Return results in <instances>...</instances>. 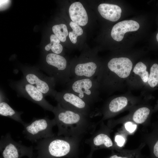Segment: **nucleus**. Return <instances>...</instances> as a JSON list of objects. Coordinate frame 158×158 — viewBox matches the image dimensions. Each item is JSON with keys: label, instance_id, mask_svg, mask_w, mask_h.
Wrapping results in <instances>:
<instances>
[{"label": "nucleus", "instance_id": "nucleus-1", "mask_svg": "<svg viewBox=\"0 0 158 158\" xmlns=\"http://www.w3.org/2000/svg\"><path fill=\"white\" fill-rule=\"evenodd\" d=\"M52 112L58 128L57 135L81 139L85 135L92 134L97 125L91 120L90 117L64 109L58 103Z\"/></svg>", "mask_w": 158, "mask_h": 158}, {"label": "nucleus", "instance_id": "nucleus-2", "mask_svg": "<svg viewBox=\"0 0 158 158\" xmlns=\"http://www.w3.org/2000/svg\"><path fill=\"white\" fill-rule=\"evenodd\" d=\"M133 66L130 59L121 57L112 58L101 67L96 78L100 91L110 94L121 90L126 85Z\"/></svg>", "mask_w": 158, "mask_h": 158}, {"label": "nucleus", "instance_id": "nucleus-3", "mask_svg": "<svg viewBox=\"0 0 158 158\" xmlns=\"http://www.w3.org/2000/svg\"><path fill=\"white\" fill-rule=\"evenodd\" d=\"M80 139L55 135L40 140L35 149L37 158H76Z\"/></svg>", "mask_w": 158, "mask_h": 158}, {"label": "nucleus", "instance_id": "nucleus-4", "mask_svg": "<svg viewBox=\"0 0 158 158\" xmlns=\"http://www.w3.org/2000/svg\"><path fill=\"white\" fill-rule=\"evenodd\" d=\"M67 90L74 93L90 106L100 99V89L96 78L73 77L66 84Z\"/></svg>", "mask_w": 158, "mask_h": 158}, {"label": "nucleus", "instance_id": "nucleus-5", "mask_svg": "<svg viewBox=\"0 0 158 158\" xmlns=\"http://www.w3.org/2000/svg\"><path fill=\"white\" fill-rule=\"evenodd\" d=\"M56 125L54 118L51 119L47 116L34 118L30 123H25L23 125L22 133L26 139L32 143L36 142L40 140L55 135L52 129Z\"/></svg>", "mask_w": 158, "mask_h": 158}, {"label": "nucleus", "instance_id": "nucleus-6", "mask_svg": "<svg viewBox=\"0 0 158 158\" xmlns=\"http://www.w3.org/2000/svg\"><path fill=\"white\" fill-rule=\"evenodd\" d=\"M21 70L23 78L42 92L44 96L54 97L57 92L55 89L56 82L54 78L44 74L34 67H24Z\"/></svg>", "mask_w": 158, "mask_h": 158}, {"label": "nucleus", "instance_id": "nucleus-7", "mask_svg": "<svg viewBox=\"0 0 158 158\" xmlns=\"http://www.w3.org/2000/svg\"><path fill=\"white\" fill-rule=\"evenodd\" d=\"M45 62L47 66L43 70L54 78L56 83L65 84L70 80V66L65 57L59 54L49 53L46 56Z\"/></svg>", "mask_w": 158, "mask_h": 158}, {"label": "nucleus", "instance_id": "nucleus-8", "mask_svg": "<svg viewBox=\"0 0 158 158\" xmlns=\"http://www.w3.org/2000/svg\"><path fill=\"white\" fill-rule=\"evenodd\" d=\"M9 85L18 96L25 98L39 105L44 109L52 112L54 106L46 100L44 94L23 78L17 81H11Z\"/></svg>", "mask_w": 158, "mask_h": 158}, {"label": "nucleus", "instance_id": "nucleus-9", "mask_svg": "<svg viewBox=\"0 0 158 158\" xmlns=\"http://www.w3.org/2000/svg\"><path fill=\"white\" fill-rule=\"evenodd\" d=\"M33 151L32 146H26L23 144L21 141H15L10 133L1 137L0 158H21L25 156L32 158Z\"/></svg>", "mask_w": 158, "mask_h": 158}, {"label": "nucleus", "instance_id": "nucleus-10", "mask_svg": "<svg viewBox=\"0 0 158 158\" xmlns=\"http://www.w3.org/2000/svg\"><path fill=\"white\" fill-rule=\"evenodd\" d=\"M139 100L138 97L128 93L112 97L107 100L102 107L101 112L103 117L97 124L134 106Z\"/></svg>", "mask_w": 158, "mask_h": 158}, {"label": "nucleus", "instance_id": "nucleus-11", "mask_svg": "<svg viewBox=\"0 0 158 158\" xmlns=\"http://www.w3.org/2000/svg\"><path fill=\"white\" fill-rule=\"evenodd\" d=\"M55 100L64 109L91 117L94 115L90 106L74 93L66 90L57 92Z\"/></svg>", "mask_w": 158, "mask_h": 158}, {"label": "nucleus", "instance_id": "nucleus-12", "mask_svg": "<svg viewBox=\"0 0 158 158\" xmlns=\"http://www.w3.org/2000/svg\"><path fill=\"white\" fill-rule=\"evenodd\" d=\"M110 131L109 128L102 124L98 130L95 131L89 138L85 140V143L89 145L90 147L87 158H92L94 152L99 149L106 148L118 150L110 137Z\"/></svg>", "mask_w": 158, "mask_h": 158}, {"label": "nucleus", "instance_id": "nucleus-13", "mask_svg": "<svg viewBox=\"0 0 158 158\" xmlns=\"http://www.w3.org/2000/svg\"><path fill=\"white\" fill-rule=\"evenodd\" d=\"M149 75V69L141 61L137 63L133 69L126 81V86L130 89H140L144 87Z\"/></svg>", "mask_w": 158, "mask_h": 158}, {"label": "nucleus", "instance_id": "nucleus-14", "mask_svg": "<svg viewBox=\"0 0 158 158\" xmlns=\"http://www.w3.org/2000/svg\"><path fill=\"white\" fill-rule=\"evenodd\" d=\"M70 66L71 77L94 78L97 76L101 67L96 61L78 62Z\"/></svg>", "mask_w": 158, "mask_h": 158}, {"label": "nucleus", "instance_id": "nucleus-15", "mask_svg": "<svg viewBox=\"0 0 158 158\" xmlns=\"http://www.w3.org/2000/svg\"><path fill=\"white\" fill-rule=\"evenodd\" d=\"M139 27V23L135 21L123 20L114 25L112 29L111 35L114 40L119 42L122 40L126 33L137 31Z\"/></svg>", "mask_w": 158, "mask_h": 158}, {"label": "nucleus", "instance_id": "nucleus-16", "mask_svg": "<svg viewBox=\"0 0 158 158\" xmlns=\"http://www.w3.org/2000/svg\"><path fill=\"white\" fill-rule=\"evenodd\" d=\"M69 16L72 21L80 26H84L87 23V12L81 3L75 2L72 3L69 9Z\"/></svg>", "mask_w": 158, "mask_h": 158}, {"label": "nucleus", "instance_id": "nucleus-17", "mask_svg": "<svg viewBox=\"0 0 158 158\" xmlns=\"http://www.w3.org/2000/svg\"><path fill=\"white\" fill-rule=\"evenodd\" d=\"M0 98V115L11 118L23 125L25 123L21 118V115L23 112L17 111L12 108L9 104L8 100L1 91Z\"/></svg>", "mask_w": 158, "mask_h": 158}, {"label": "nucleus", "instance_id": "nucleus-18", "mask_svg": "<svg viewBox=\"0 0 158 158\" xmlns=\"http://www.w3.org/2000/svg\"><path fill=\"white\" fill-rule=\"evenodd\" d=\"M98 10L103 18L112 22L117 21L120 18L122 12L119 6L106 3L100 4Z\"/></svg>", "mask_w": 158, "mask_h": 158}, {"label": "nucleus", "instance_id": "nucleus-19", "mask_svg": "<svg viewBox=\"0 0 158 158\" xmlns=\"http://www.w3.org/2000/svg\"><path fill=\"white\" fill-rule=\"evenodd\" d=\"M153 109L150 105L140 107L134 111L131 114V120L135 123L142 124L150 119Z\"/></svg>", "mask_w": 158, "mask_h": 158}, {"label": "nucleus", "instance_id": "nucleus-20", "mask_svg": "<svg viewBox=\"0 0 158 158\" xmlns=\"http://www.w3.org/2000/svg\"><path fill=\"white\" fill-rule=\"evenodd\" d=\"M144 89L154 90L158 89V63H154L149 68V75Z\"/></svg>", "mask_w": 158, "mask_h": 158}, {"label": "nucleus", "instance_id": "nucleus-21", "mask_svg": "<svg viewBox=\"0 0 158 158\" xmlns=\"http://www.w3.org/2000/svg\"><path fill=\"white\" fill-rule=\"evenodd\" d=\"M150 137V158H158V123L154 124Z\"/></svg>", "mask_w": 158, "mask_h": 158}, {"label": "nucleus", "instance_id": "nucleus-22", "mask_svg": "<svg viewBox=\"0 0 158 158\" xmlns=\"http://www.w3.org/2000/svg\"><path fill=\"white\" fill-rule=\"evenodd\" d=\"M140 149L135 150H121L117 151L118 153L113 152L106 158H143L140 152Z\"/></svg>", "mask_w": 158, "mask_h": 158}, {"label": "nucleus", "instance_id": "nucleus-23", "mask_svg": "<svg viewBox=\"0 0 158 158\" xmlns=\"http://www.w3.org/2000/svg\"><path fill=\"white\" fill-rule=\"evenodd\" d=\"M52 31L55 36L62 42H64L68 35L67 28L65 24H61L55 25L52 28Z\"/></svg>", "mask_w": 158, "mask_h": 158}, {"label": "nucleus", "instance_id": "nucleus-24", "mask_svg": "<svg viewBox=\"0 0 158 158\" xmlns=\"http://www.w3.org/2000/svg\"><path fill=\"white\" fill-rule=\"evenodd\" d=\"M69 25L73 31L69 32V37L71 41L73 43L75 44L78 36L83 34V30L81 27L73 21L70 22Z\"/></svg>", "mask_w": 158, "mask_h": 158}, {"label": "nucleus", "instance_id": "nucleus-25", "mask_svg": "<svg viewBox=\"0 0 158 158\" xmlns=\"http://www.w3.org/2000/svg\"><path fill=\"white\" fill-rule=\"evenodd\" d=\"M50 43L51 44V50L54 54H59L62 51L63 48L60 44V41L54 35L52 34L50 36Z\"/></svg>", "mask_w": 158, "mask_h": 158}, {"label": "nucleus", "instance_id": "nucleus-26", "mask_svg": "<svg viewBox=\"0 0 158 158\" xmlns=\"http://www.w3.org/2000/svg\"><path fill=\"white\" fill-rule=\"evenodd\" d=\"M126 130L130 133L134 132L136 128L137 125L131 122H127L125 124Z\"/></svg>", "mask_w": 158, "mask_h": 158}, {"label": "nucleus", "instance_id": "nucleus-27", "mask_svg": "<svg viewBox=\"0 0 158 158\" xmlns=\"http://www.w3.org/2000/svg\"><path fill=\"white\" fill-rule=\"evenodd\" d=\"M115 141L118 146L121 147L123 145L125 142L124 138L120 135H117L115 138Z\"/></svg>", "mask_w": 158, "mask_h": 158}, {"label": "nucleus", "instance_id": "nucleus-28", "mask_svg": "<svg viewBox=\"0 0 158 158\" xmlns=\"http://www.w3.org/2000/svg\"><path fill=\"white\" fill-rule=\"evenodd\" d=\"M52 44L50 43L45 46V49L47 51H49L51 49Z\"/></svg>", "mask_w": 158, "mask_h": 158}, {"label": "nucleus", "instance_id": "nucleus-29", "mask_svg": "<svg viewBox=\"0 0 158 158\" xmlns=\"http://www.w3.org/2000/svg\"><path fill=\"white\" fill-rule=\"evenodd\" d=\"M158 111V100L156 104H155L153 109V112H156Z\"/></svg>", "mask_w": 158, "mask_h": 158}, {"label": "nucleus", "instance_id": "nucleus-30", "mask_svg": "<svg viewBox=\"0 0 158 158\" xmlns=\"http://www.w3.org/2000/svg\"><path fill=\"white\" fill-rule=\"evenodd\" d=\"M156 39L157 41L158 42V32L156 35Z\"/></svg>", "mask_w": 158, "mask_h": 158}, {"label": "nucleus", "instance_id": "nucleus-31", "mask_svg": "<svg viewBox=\"0 0 158 158\" xmlns=\"http://www.w3.org/2000/svg\"><path fill=\"white\" fill-rule=\"evenodd\" d=\"M36 158H37V157H36Z\"/></svg>", "mask_w": 158, "mask_h": 158}, {"label": "nucleus", "instance_id": "nucleus-32", "mask_svg": "<svg viewBox=\"0 0 158 158\" xmlns=\"http://www.w3.org/2000/svg\"><path fill=\"white\" fill-rule=\"evenodd\" d=\"M86 158H87L86 157Z\"/></svg>", "mask_w": 158, "mask_h": 158}]
</instances>
